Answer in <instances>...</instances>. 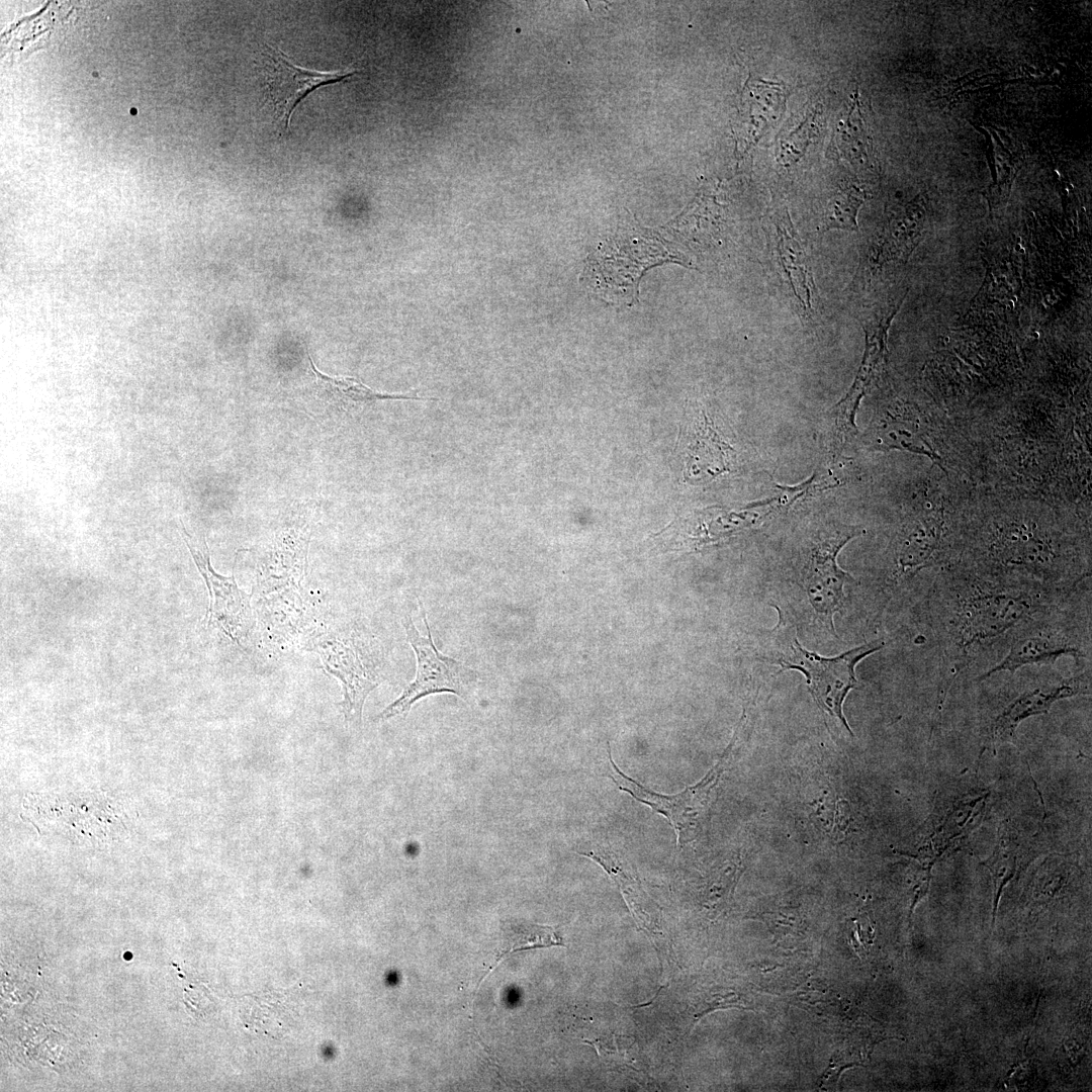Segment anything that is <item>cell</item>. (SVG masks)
Listing matches in <instances>:
<instances>
[{
    "label": "cell",
    "mask_w": 1092,
    "mask_h": 1092,
    "mask_svg": "<svg viewBox=\"0 0 1092 1092\" xmlns=\"http://www.w3.org/2000/svg\"><path fill=\"white\" fill-rule=\"evenodd\" d=\"M372 637L352 626L330 627L311 635L306 650L316 653L323 669L342 685L338 703L345 720L359 725L364 703L383 680V659Z\"/></svg>",
    "instance_id": "7a4b0ae2"
},
{
    "label": "cell",
    "mask_w": 1092,
    "mask_h": 1092,
    "mask_svg": "<svg viewBox=\"0 0 1092 1092\" xmlns=\"http://www.w3.org/2000/svg\"><path fill=\"white\" fill-rule=\"evenodd\" d=\"M937 632L942 650L941 682L937 709L959 674L985 646L1008 631H1015L1038 615H1045L1067 595L1007 582L970 581L962 586L936 589Z\"/></svg>",
    "instance_id": "6da1fadb"
},
{
    "label": "cell",
    "mask_w": 1092,
    "mask_h": 1092,
    "mask_svg": "<svg viewBox=\"0 0 1092 1092\" xmlns=\"http://www.w3.org/2000/svg\"><path fill=\"white\" fill-rule=\"evenodd\" d=\"M564 945L558 931L551 926L528 921L508 920L503 927V940L494 968L500 958L513 951L536 947Z\"/></svg>",
    "instance_id": "d6986e66"
},
{
    "label": "cell",
    "mask_w": 1092,
    "mask_h": 1092,
    "mask_svg": "<svg viewBox=\"0 0 1092 1092\" xmlns=\"http://www.w3.org/2000/svg\"><path fill=\"white\" fill-rule=\"evenodd\" d=\"M762 225L799 309L804 316H810L814 310L816 286L809 259L786 205L772 202L762 218Z\"/></svg>",
    "instance_id": "9c48e42d"
},
{
    "label": "cell",
    "mask_w": 1092,
    "mask_h": 1092,
    "mask_svg": "<svg viewBox=\"0 0 1092 1092\" xmlns=\"http://www.w3.org/2000/svg\"><path fill=\"white\" fill-rule=\"evenodd\" d=\"M309 368L320 397L339 410L349 412L362 408L378 400L424 399L412 393L379 392L350 376H332L321 372L308 354Z\"/></svg>",
    "instance_id": "5bb4252c"
},
{
    "label": "cell",
    "mask_w": 1092,
    "mask_h": 1092,
    "mask_svg": "<svg viewBox=\"0 0 1092 1092\" xmlns=\"http://www.w3.org/2000/svg\"><path fill=\"white\" fill-rule=\"evenodd\" d=\"M815 479L816 478L814 475L809 480L797 486L791 487L782 486L779 484H777L776 486L778 489L781 490L782 497L785 499L784 502H786V504H791L798 497L809 493L810 490L817 491L828 487V483H826L825 481H819V479L816 481Z\"/></svg>",
    "instance_id": "44dd1931"
},
{
    "label": "cell",
    "mask_w": 1092,
    "mask_h": 1092,
    "mask_svg": "<svg viewBox=\"0 0 1092 1092\" xmlns=\"http://www.w3.org/2000/svg\"><path fill=\"white\" fill-rule=\"evenodd\" d=\"M988 794L953 802L942 820L915 854L923 866L932 867L942 855L962 847L981 823Z\"/></svg>",
    "instance_id": "4fadbf2b"
},
{
    "label": "cell",
    "mask_w": 1092,
    "mask_h": 1092,
    "mask_svg": "<svg viewBox=\"0 0 1092 1092\" xmlns=\"http://www.w3.org/2000/svg\"><path fill=\"white\" fill-rule=\"evenodd\" d=\"M731 747L698 783L674 795H664L645 788L625 775L615 763L609 750L611 778L617 787L671 823L678 845L695 840L704 830L713 796L724 772Z\"/></svg>",
    "instance_id": "5b68a950"
},
{
    "label": "cell",
    "mask_w": 1092,
    "mask_h": 1092,
    "mask_svg": "<svg viewBox=\"0 0 1092 1092\" xmlns=\"http://www.w3.org/2000/svg\"><path fill=\"white\" fill-rule=\"evenodd\" d=\"M1032 844L1009 822L1000 824L993 853L982 864L991 874L994 892L991 928H994L999 901L1005 886L1015 877Z\"/></svg>",
    "instance_id": "9a60e30c"
},
{
    "label": "cell",
    "mask_w": 1092,
    "mask_h": 1092,
    "mask_svg": "<svg viewBox=\"0 0 1092 1092\" xmlns=\"http://www.w3.org/2000/svg\"><path fill=\"white\" fill-rule=\"evenodd\" d=\"M181 525V535L208 589L206 626L220 630L233 642L243 646V641L249 638L256 623L251 606L252 595L239 587L234 571L230 576L217 573L211 565L205 538L194 537L185 529L182 521Z\"/></svg>",
    "instance_id": "52a82bcc"
},
{
    "label": "cell",
    "mask_w": 1092,
    "mask_h": 1092,
    "mask_svg": "<svg viewBox=\"0 0 1092 1092\" xmlns=\"http://www.w3.org/2000/svg\"><path fill=\"white\" fill-rule=\"evenodd\" d=\"M598 862L617 883L624 899L628 903L635 919L643 922L648 913L645 905L648 898L645 896L640 884L636 881L631 869L613 851L606 847H596L588 851L580 852Z\"/></svg>",
    "instance_id": "ac0fdd59"
},
{
    "label": "cell",
    "mask_w": 1092,
    "mask_h": 1092,
    "mask_svg": "<svg viewBox=\"0 0 1092 1092\" xmlns=\"http://www.w3.org/2000/svg\"><path fill=\"white\" fill-rule=\"evenodd\" d=\"M884 329L880 326L867 332V351L857 376L846 396L834 407L836 432L841 437L855 428L853 419L859 399L882 355Z\"/></svg>",
    "instance_id": "e0dca14e"
},
{
    "label": "cell",
    "mask_w": 1092,
    "mask_h": 1092,
    "mask_svg": "<svg viewBox=\"0 0 1092 1092\" xmlns=\"http://www.w3.org/2000/svg\"><path fill=\"white\" fill-rule=\"evenodd\" d=\"M266 81L276 112L280 135L289 132L291 114L297 104L316 88L334 84L359 73L357 70L314 71L293 64L282 52L265 46Z\"/></svg>",
    "instance_id": "30bf717a"
},
{
    "label": "cell",
    "mask_w": 1092,
    "mask_h": 1092,
    "mask_svg": "<svg viewBox=\"0 0 1092 1092\" xmlns=\"http://www.w3.org/2000/svg\"><path fill=\"white\" fill-rule=\"evenodd\" d=\"M860 534L861 531L856 528L844 527L820 537L810 550L803 584L815 610L828 617L830 622L842 599L843 584L850 579L837 566V553L845 543Z\"/></svg>",
    "instance_id": "8fae6325"
},
{
    "label": "cell",
    "mask_w": 1092,
    "mask_h": 1092,
    "mask_svg": "<svg viewBox=\"0 0 1092 1092\" xmlns=\"http://www.w3.org/2000/svg\"><path fill=\"white\" fill-rule=\"evenodd\" d=\"M1089 687L1090 672H1084L1023 691L994 718L989 730V744L1015 743L1016 729L1023 720L1048 713L1057 701L1086 694Z\"/></svg>",
    "instance_id": "7c38bea8"
},
{
    "label": "cell",
    "mask_w": 1092,
    "mask_h": 1092,
    "mask_svg": "<svg viewBox=\"0 0 1092 1092\" xmlns=\"http://www.w3.org/2000/svg\"><path fill=\"white\" fill-rule=\"evenodd\" d=\"M423 619L427 636H422L411 616L402 621L406 638L417 658L415 679L410 682L400 696L383 709L376 717L385 721L397 716H406L412 706L420 699L437 693H452L460 698L468 695L469 689L477 679V672L462 662L442 654L435 646L428 625L426 612Z\"/></svg>",
    "instance_id": "277c9868"
},
{
    "label": "cell",
    "mask_w": 1092,
    "mask_h": 1092,
    "mask_svg": "<svg viewBox=\"0 0 1092 1092\" xmlns=\"http://www.w3.org/2000/svg\"><path fill=\"white\" fill-rule=\"evenodd\" d=\"M703 1007L705 1008L701 1009L696 1013L697 1016H703V1014L709 1011H713L717 1008H745L743 1007L742 999H740L739 996L733 993L727 994L725 996L719 995L715 999H713L712 1002H704Z\"/></svg>",
    "instance_id": "7402d4cb"
},
{
    "label": "cell",
    "mask_w": 1092,
    "mask_h": 1092,
    "mask_svg": "<svg viewBox=\"0 0 1092 1092\" xmlns=\"http://www.w3.org/2000/svg\"><path fill=\"white\" fill-rule=\"evenodd\" d=\"M688 451L686 472L689 477L713 478L730 469L731 448L720 439L706 418Z\"/></svg>",
    "instance_id": "2e32d148"
},
{
    "label": "cell",
    "mask_w": 1092,
    "mask_h": 1092,
    "mask_svg": "<svg viewBox=\"0 0 1092 1092\" xmlns=\"http://www.w3.org/2000/svg\"><path fill=\"white\" fill-rule=\"evenodd\" d=\"M312 509L292 512L276 530L273 540L256 563L252 597L263 598L300 586L307 567Z\"/></svg>",
    "instance_id": "8992f818"
},
{
    "label": "cell",
    "mask_w": 1092,
    "mask_h": 1092,
    "mask_svg": "<svg viewBox=\"0 0 1092 1092\" xmlns=\"http://www.w3.org/2000/svg\"><path fill=\"white\" fill-rule=\"evenodd\" d=\"M1017 631L1006 655L981 674L979 680L1002 671L1013 672L1026 665L1053 663L1062 656L1087 655V642L1068 628L1039 617Z\"/></svg>",
    "instance_id": "ba28073f"
},
{
    "label": "cell",
    "mask_w": 1092,
    "mask_h": 1092,
    "mask_svg": "<svg viewBox=\"0 0 1092 1092\" xmlns=\"http://www.w3.org/2000/svg\"><path fill=\"white\" fill-rule=\"evenodd\" d=\"M864 193L853 184L842 185L830 198L822 220V230H857L856 214Z\"/></svg>",
    "instance_id": "ffe728a7"
},
{
    "label": "cell",
    "mask_w": 1092,
    "mask_h": 1092,
    "mask_svg": "<svg viewBox=\"0 0 1092 1092\" xmlns=\"http://www.w3.org/2000/svg\"><path fill=\"white\" fill-rule=\"evenodd\" d=\"M884 643L873 641L834 658H824L802 648L796 635L780 627L772 644L771 660L784 668L799 669L807 676L811 693L820 708L836 717L850 731L842 714V704L854 687L855 664L883 648Z\"/></svg>",
    "instance_id": "3957f363"
}]
</instances>
